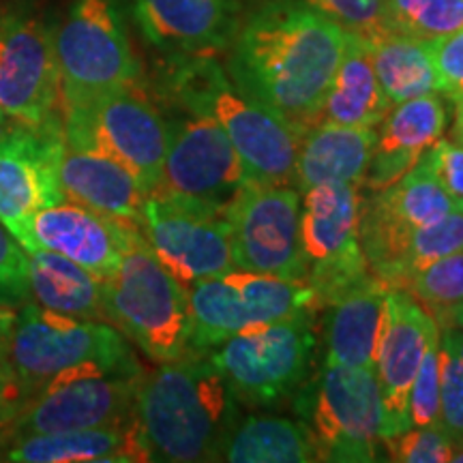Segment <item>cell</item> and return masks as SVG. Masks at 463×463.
Wrapping results in <instances>:
<instances>
[{
	"label": "cell",
	"instance_id": "ab89813d",
	"mask_svg": "<svg viewBox=\"0 0 463 463\" xmlns=\"http://www.w3.org/2000/svg\"><path fill=\"white\" fill-rule=\"evenodd\" d=\"M439 345L463 363V328L444 326L442 331H439Z\"/></svg>",
	"mask_w": 463,
	"mask_h": 463
},
{
	"label": "cell",
	"instance_id": "ac0fdd59",
	"mask_svg": "<svg viewBox=\"0 0 463 463\" xmlns=\"http://www.w3.org/2000/svg\"><path fill=\"white\" fill-rule=\"evenodd\" d=\"M142 37L174 56H217L242 20L239 0H127Z\"/></svg>",
	"mask_w": 463,
	"mask_h": 463
},
{
	"label": "cell",
	"instance_id": "4fadbf2b",
	"mask_svg": "<svg viewBox=\"0 0 463 463\" xmlns=\"http://www.w3.org/2000/svg\"><path fill=\"white\" fill-rule=\"evenodd\" d=\"M54 26L31 9L0 15V114L24 127L61 118Z\"/></svg>",
	"mask_w": 463,
	"mask_h": 463
},
{
	"label": "cell",
	"instance_id": "d4e9b609",
	"mask_svg": "<svg viewBox=\"0 0 463 463\" xmlns=\"http://www.w3.org/2000/svg\"><path fill=\"white\" fill-rule=\"evenodd\" d=\"M391 101L375 75L372 50L361 37L347 34L344 54L324 99L320 120L358 129H378Z\"/></svg>",
	"mask_w": 463,
	"mask_h": 463
},
{
	"label": "cell",
	"instance_id": "cb8c5ba5",
	"mask_svg": "<svg viewBox=\"0 0 463 463\" xmlns=\"http://www.w3.org/2000/svg\"><path fill=\"white\" fill-rule=\"evenodd\" d=\"M375 129H358L320 120L300 137L294 187L300 194L316 184H361L375 146Z\"/></svg>",
	"mask_w": 463,
	"mask_h": 463
},
{
	"label": "cell",
	"instance_id": "836d02e7",
	"mask_svg": "<svg viewBox=\"0 0 463 463\" xmlns=\"http://www.w3.org/2000/svg\"><path fill=\"white\" fill-rule=\"evenodd\" d=\"M389 461L399 463H447L453 457V439L438 425L412 427L397 436L382 438Z\"/></svg>",
	"mask_w": 463,
	"mask_h": 463
},
{
	"label": "cell",
	"instance_id": "ba28073f",
	"mask_svg": "<svg viewBox=\"0 0 463 463\" xmlns=\"http://www.w3.org/2000/svg\"><path fill=\"white\" fill-rule=\"evenodd\" d=\"M62 136L118 159L136 174L150 195L159 187L170 137V123L137 84L112 90L86 106L62 109Z\"/></svg>",
	"mask_w": 463,
	"mask_h": 463
},
{
	"label": "cell",
	"instance_id": "f1b7e54d",
	"mask_svg": "<svg viewBox=\"0 0 463 463\" xmlns=\"http://www.w3.org/2000/svg\"><path fill=\"white\" fill-rule=\"evenodd\" d=\"M369 50L375 75L391 106L438 92L427 42L395 31L369 43Z\"/></svg>",
	"mask_w": 463,
	"mask_h": 463
},
{
	"label": "cell",
	"instance_id": "7402d4cb",
	"mask_svg": "<svg viewBox=\"0 0 463 463\" xmlns=\"http://www.w3.org/2000/svg\"><path fill=\"white\" fill-rule=\"evenodd\" d=\"M0 461L11 463H140L153 461L136 416L120 425L37 433L0 442Z\"/></svg>",
	"mask_w": 463,
	"mask_h": 463
},
{
	"label": "cell",
	"instance_id": "603a6c76",
	"mask_svg": "<svg viewBox=\"0 0 463 463\" xmlns=\"http://www.w3.org/2000/svg\"><path fill=\"white\" fill-rule=\"evenodd\" d=\"M389 288L372 277L328 305L324 363L375 369Z\"/></svg>",
	"mask_w": 463,
	"mask_h": 463
},
{
	"label": "cell",
	"instance_id": "4316f807",
	"mask_svg": "<svg viewBox=\"0 0 463 463\" xmlns=\"http://www.w3.org/2000/svg\"><path fill=\"white\" fill-rule=\"evenodd\" d=\"M189 350H215L234 335L256 328L242 294L225 275L208 277L187 286Z\"/></svg>",
	"mask_w": 463,
	"mask_h": 463
},
{
	"label": "cell",
	"instance_id": "f35d334b",
	"mask_svg": "<svg viewBox=\"0 0 463 463\" xmlns=\"http://www.w3.org/2000/svg\"><path fill=\"white\" fill-rule=\"evenodd\" d=\"M420 159L457 211H463V144L439 137Z\"/></svg>",
	"mask_w": 463,
	"mask_h": 463
},
{
	"label": "cell",
	"instance_id": "4dcf8cb0",
	"mask_svg": "<svg viewBox=\"0 0 463 463\" xmlns=\"http://www.w3.org/2000/svg\"><path fill=\"white\" fill-rule=\"evenodd\" d=\"M395 31L433 42L463 28V0H386Z\"/></svg>",
	"mask_w": 463,
	"mask_h": 463
},
{
	"label": "cell",
	"instance_id": "9c48e42d",
	"mask_svg": "<svg viewBox=\"0 0 463 463\" xmlns=\"http://www.w3.org/2000/svg\"><path fill=\"white\" fill-rule=\"evenodd\" d=\"M300 202L305 281L316 305L328 307L373 277L358 242L361 184H316L300 194Z\"/></svg>",
	"mask_w": 463,
	"mask_h": 463
},
{
	"label": "cell",
	"instance_id": "1f68e13d",
	"mask_svg": "<svg viewBox=\"0 0 463 463\" xmlns=\"http://www.w3.org/2000/svg\"><path fill=\"white\" fill-rule=\"evenodd\" d=\"M459 249H463V211L455 208L439 222L412 232L399 260L397 279L392 288H397L405 277L420 270L422 266L431 264L433 260L449 256Z\"/></svg>",
	"mask_w": 463,
	"mask_h": 463
},
{
	"label": "cell",
	"instance_id": "52a82bcc",
	"mask_svg": "<svg viewBox=\"0 0 463 463\" xmlns=\"http://www.w3.org/2000/svg\"><path fill=\"white\" fill-rule=\"evenodd\" d=\"M7 356L33 399L34 392L67 369L95 361H127L136 354L112 324L62 316L37 303H26L17 307Z\"/></svg>",
	"mask_w": 463,
	"mask_h": 463
},
{
	"label": "cell",
	"instance_id": "ffe728a7",
	"mask_svg": "<svg viewBox=\"0 0 463 463\" xmlns=\"http://www.w3.org/2000/svg\"><path fill=\"white\" fill-rule=\"evenodd\" d=\"M449 109L438 92L395 103L375 129V146L361 189L380 191L397 183L444 136Z\"/></svg>",
	"mask_w": 463,
	"mask_h": 463
},
{
	"label": "cell",
	"instance_id": "b9f144b4",
	"mask_svg": "<svg viewBox=\"0 0 463 463\" xmlns=\"http://www.w3.org/2000/svg\"><path fill=\"white\" fill-rule=\"evenodd\" d=\"M455 142L463 144V101L455 103V125H453Z\"/></svg>",
	"mask_w": 463,
	"mask_h": 463
},
{
	"label": "cell",
	"instance_id": "3957f363",
	"mask_svg": "<svg viewBox=\"0 0 463 463\" xmlns=\"http://www.w3.org/2000/svg\"><path fill=\"white\" fill-rule=\"evenodd\" d=\"M170 97L191 114L215 118L253 184H292L300 136L281 116L236 89L215 56H174Z\"/></svg>",
	"mask_w": 463,
	"mask_h": 463
},
{
	"label": "cell",
	"instance_id": "30bf717a",
	"mask_svg": "<svg viewBox=\"0 0 463 463\" xmlns=\"http://www.w3.org/2000/svg\"><path fill=\"white\" fill-rule=\"evenodd\" d=\"M314 347L309 314H303L234 335L206 354L239 403L275 405L303 382Z\"/></svg>",
	"mask_w": 463,
	"mask_h": 463
},
{
	"label": "cell",
	"instance_id": "5bb4252c",
	"mask_svg": "<svg viewBox=\"0 0 463 463\" xmlns=\"http://www.w3.org/2000/svg\"><path fill=\"white\" fill-rule=\"evenodd\" d=\"M382 420L375 369L324 363L309 427L317 461H375Z\"/></svg>",
	"mask_w": 463,
	"mask_h": 463
},
{
	"label": "cell",
	"instance_id": "74e56055",
	"mask_svg": "<svg viewBox=\"0 0 463 463\" xmlns=\"http://www.w3.org/2000/svg\"><path fill=\"white\" fill-rule=\"evenodd\" d=\"M433 71L438 80V92L453 103L463 101V28L427 42Z\"/></svg>",
	"mask_w": 463,
	"mask_h": 463
},
{
	"label": "cell",
	"instance_id": "9a60e30c",
	"mask_svg": "<svg viewBox=\"0 0 463 463\" xmlns=\"http://www.w3.org/2000/svg\"><path fill=\"white\" fill-rule=\"evenodd\" d=\"M65 137L62 123L15 125L0 131V225L26 247L34 213L65 200L58 181Z\"/></svg>",
	"mask_w": 463,
	"mask_h": 463
},
{
	"label": "cell",
	"instance_id": "e0dca14e",
	"mask_svg": "<svg viewBox=\"0 0 463 463\" xmlns=\"http://www.w3.org/2000/svg\"><path fill=\"white\" fill-rule=\"evenodd\" d=\"M439 326L430 311L402 288H389L375 375L382 395V438L410 430L408 399L419 367Z\"/></svg>",
	"mask_w": 463,
	"mask_h": 463
},
{
	"label": "cell",
	"instance_id": "f546056e",
	"mask_svg": "<svg viewBox=\"0 0 463 463\" xmlns=\"http://www.w3.org/2000/svg\"><path fill=\"white\" fill-rule=\"evenodd\" d=\"M397 288L405 289L430 311L433 320L447 326L453 311L463 305V249L422 266Z\"/></svg>",
	"mask_w": 463,
	"mask_h": 463
},
{
	"label": "cell",
	"instance_id": "8d00e7d4",
	"mask_svg": "<svg viewBox=\"0 0 463 463\" xmlns=\"http://www.w3.org/2000/svg\"><path fill=\"white\" fill-rule=\"evenodd\" d=\"M31 303L28 289V253L0 225V305L22 307Z\"/></svg>",
	"mask_w": 463,
	"mask_h": 463
},
{
	"label": "cell",
	"instance_id": "44dd1931",
	"mask_svg": "<svg viewBox=\"0 0 463 463\" xmlns=\"http://www.w3.org/2000/svg\"><path fill=\"white\" fill-rule=\"evenodd\" d=\"M58 181L65 200L116 222L140 225L144 202L148 198L146 189L129 167L106 150L84 142L65 140Z\"/></svg>",
	"mask_w": 463,
	"mask_h": 463
},
{
	"label": "cell",
	"instance_id": "ee69618b",
	"mask_svg": "<svg viewBox=\"0 0 463 463\" xmlns=\"http://www.w3.org/2000/svg\"><path fill=\"white\" fill-rule=\"evenodd\" d=\"M450 461L463 463V442H455L453 444V457H450Z\"/></svg>",
	"mask_w": 463,
	"mask_h": 463
},
{
	"label": "cell",
	"instance_id": "484cf974",
	"mask_svg": "<svg viewBox=\"0 0 463 463\" xmlns=\"http://www.w3.org/2000/svg\"><path fill=\"white\" fill-rule=\"evenodd\" d=\"M26 253L31 303L62 316L106 322L99 277L48 249Z\"/></svg>",
	"mask_w": 463,
	"mask_h": 463
},
{
	"label": "cell",
	"instance_id": "8fae6325",
	"mask_svg": "<svg viewBox=\"0 0 463 463\" xmlns=\"http://www.w3.org/2000/svg\"><path fill=\"white\" fill-rule=\"evenodd\" d=\"M223 215L234 269L294 281L307 279L297 187L249 183Z\"/></svg>",
	"mask_w": 463,
	"mask_h": 463
},
{
	"label": "cell",
	"instance_id": "5b68a950",
	"mask_svg": "<svg viewBox=\"0 0 463 463\" xmlns=\"http://www.w3.org/2000/svg\"><path fill=\"white\" fill-rule=\"evenodd\" d=\"M142 373L136 356L114 363H84L67 369L34 392L14 420L0 427V442L131 420L136 416V392Z\"/></svg>",
	"mask_w": 463,
	"mask_h": 463
},
{
	"label": "cell",
	"instance_id": "8992f818",
	"mask_svg": "<svg viewBox=\"0 0 463 463\" xmlns=\"http://www.w3.org/2000/svg\"><path fill=\"white\" fill-rule=\"evenodd\" d=\"M54 52L61 112L140 80V62L116 0H73L65 20L54 26Z\"/></svg>",
	"mask_w": 463,
	"mask_h": 463
},
{
	"label": "cell",
	"instance_id": "83f0119b",
	"mask_svg": "<svg viewBox=\"0 0 463 463\" xmlns=\"http://www.w3.org/2000/svg\"><path fill=\"white\" fill-rule=\"evenodd\" d=\"M222 461L309 463L317 457L311 433L300 422L281 416H249L236 422L225 439Z\"/></svg>",
	"mask_w": 463,
	"mask_h": 463
},
{
	"label": "cell",
	"instance_id": "d590c367",
	"mask_svg": "<svg viewBox=\"0 0 463 463\" xmlns=\"http://www.w3.org/2000/svg\"><path fill=\"white\" fill-rule=\"evenodd\" d=\"M438 425L453 442H463V363L439 345Z\"/></svg>",
	"mask_w": 463,
	"mask_h": 463
},
{
	"label": "cell",
	"instance_id": "d6986e66",
	"mask_svg": "<svg viewBox=\"0 0 463 463\" xmlns=\"http://www.w3.org/2000/svg\"><path fill=\"white\" fill-rule=\"evenodd\" d=\"M140 225L116 222L62 200L34 213L26 230V251L48 249L106 279L118 269L131 234Z\"/></svg>",
	"mask_w": 463,
	"mask_h": 463
},
{
	"label": "cell",
	"instance_id": "f6af8a7d",
	"mask_svg": "<svg viewBox=\"0 0 463 463\" xmlns=\"http://www.w3.org/2000/svg\"><path fill=\"white\" fill-rule=\"evenodd\" d=\"M5 123V116L3 114H0V125H3Z\"/></svg>",
	"mask_w": 463,
	"mask_h": 463
},
{
	"label": "cell",
	"instance_id": "7c38bea8",
	"mask_svg": "<svg viewBox=\"0 0 463 463\" xmlns=\"http://www.w3.org/2000/svg\"><path fill=\"white\" fill-rule=\"evenodd\" d=\"M247 184L245 165L215 118L191 114L170 123L164 174L150 195L223 215Z\"/></svg>",
	"mask_w": 463,
	"mask_h": 463
},
{
	"label": "cell",
	"instance_id": "2e32d148",
	"mask_svg": "<svg viewBox=\"0 0 463 463\" xmlns=\"http://www.w3.org/2000/svg\"><path fill=\"white\" fill-rule=\"evenodd\" d=\"M140 230L155 258L184 286L234 270L230 230L222 213L148 195Z\"/></svg>",
	"mask_w": 463,
	"mask_h": 463
},
{
	"label": "cell",
	"instance_id": "e575fe53",
	"mask_svg": "<svg viewBox=\"0 0 463 463\" xmlns=\"http://www.w3.org/2000/svg\"><path fill=\"white\" fill-rule=\"evenodd\" d=\"M439 414V339L425 352L408 399V422L412 427L436 425Z\"/></svg>",
	"mask_w": 463,
	"mask_h": 463
},
{
	"label": "cell",
	"instance_id": "277c9868",
	"mask_svg": "<svg viewBox=\"0 0 463 463\" xmlns=\"http://www.w3.org/2000/svg\"><path fill=\"white\" fill-rule=\"evenodd\" d=\"M103 317L153 363L191 354L187 286L155 258L142 230L127 242L118 269L101 279Z\"/></svg>",
	"mask_w": 463,
	"mask_h": 463
},
{
	"label": "cell",
	"instance_id": "d6a6232c",
	"mask_svg": "<svg viewBox=\"0 0 463 463\" xmlns=\"http://www.w3.org/2000/svg\"><path fill=\"white\" fill-rule=\"evenodd\" d=\"M297 3L317 11L344 28L347 34L361 37L367 43L395 33L389 20L386 0H297Z\"/></svg>",
	"mask_w": 463,
	"mask_h": 463
},
{
	"label": "cell",
	"instance_id": "7bdbcfd3",
	"mask_svg": "<svg viewBox=\"0 0 463 463\" xmlns=\"http://www.w3.org/2000/svg\"><path fill=\"white\" fill-rule=\"evenodd\" d=\"M447 326H459V328H463V305H459V307H457V309L453 311V316H450V320H449ZM442 328H444V326H442Z\"/></svg>",
	"mask_w": 463,
	"mask_h": 463
},
{
	"label": "cell",
	"instance_id": "6da1fadb",
	"mask_svg": "<svg viewBox=\"0 0 463 463\" xmlns=\"http://www.w3.org/2000/svg\"><path fill=\"white\" fill-rule=\"evenodd\" d=\"M345 39L344 28L297 0H262L232 39L228 75L303 137L320 123Z\"/></svg>",
	"mask_w": 463,
	"mask_h": 463
},
{
	"label": "cell",
	"instance_id": "7a4b0ae2",
	"mask_svg": "<svg viewBox=\"0 0 463 463\" xmlns=\"http://www.w3.org/2000/svg\"><path fill=\"white\" fill-rule=\"evenodd\" d=\"M136 420L153 461H222L239 422V399L211 356L191 352L142 373Z\"/></svg>",
	"mask_w": 463,
	"mask_h": 463
},
{
	"label": "cell",
	"instance_id": "60d3db41",
	"mask_svg": "<svg viewBox=\"0 0 463 463\" xmlns=\"http://www.w3.org/2000/svg\"><path fill=\"white\" fill-rule=\"evenodd\" d=\"M15 316H17V307L0 305V347H7Z\"/></svg>",
	"mask_w": 463,
	"mask_h": 463
}]
</instances>
